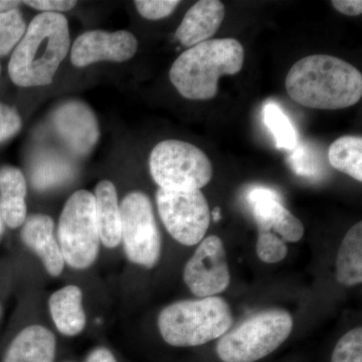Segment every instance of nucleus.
Listing matches in <instances>:
<instances>
[{
    "label": "nucleus",
    "mask_w": 362,
    "mask_h": 362,
    "mask_svg": "<svg viewBox=\"0 0 362 362\" xmlns=\"http://www.w3.org/2000/svg\"><path fill=\"white\" fill-rule=\"evenodd\" d=\"M285 86L293 101L320 110L354 106L362 96L358 69L328 54H313L298 61L288 73Z\"/></svg>",
    "instance_id": "1"
},
{
    "label": "nucleus",
    "mask_w": 362,
    "mask_h": 362,
    "mask_svg": "<svg viewBox=\"0 0 362 362\" xmlns=\"http://www.w3.org/2000/svg\"><path fill=\"white\" fill-rule=\"evenodd\" d=\"M69 23L62 13L37 14L16 45L8 65V74L20 87L52 84L69 49Z\"/></svg>",
    "instance_id": "2"
},
{
    "label": "nucleus",
    "mask_w": 362,
    "mask_h": 362,
    "mask_svg": "<svg viewBox=\"0 0 362 362\" xmlns=\"http://www.w3.org/2000/svg\"><path fill=\"white\" fill-rule=\"evenodd\" d=\"M244 61L245 49L237 40H209L182 52L171 66L169 78L187 99H213L218 78L239 73Z\"/></svg>",
    "instance_id": "3"
},
{
    "label": "nucleus",
    "mask_w": 362,
    "mask_h": 362,
    "mask_svg": "<svg viewBox=\"0 0 362 362\" xmlns=\"http://www.w3.org/2000/svg\"><path fill=\"white\" fill-rule=\"evenodd\" d=\"M157 323L168 344L192 347L223 337L232 327L233 320L226 300L214 296L168 305L159 314Z\"/></svg>",
    "instance_id": "4"
},
{
    "label": "nucleus",
    "mask_w": 362,
    "mask_h": 362,
    "mask_svg": "<svg viewBox=\"0 0 362 362\" xmlns=\"http://www.w3.org/2000/svg\"><path fill=\"white\" fill-rule=\"evenodd\" d=\"M293 318L287 311L259 312L226 332L216 345L223 362H255L278 349L291 334Z\"/></svg>",
    "instance_id": "5"
},
{
    "label": "nucleus",
    "mask_w": 362,
    "mask_h": 362,
    "mask_svg": "<svg viewBox=\"0 0 362 362\" xmlns=\"http://www.w3.org/2000/svg\"><path fill=\"white\" fill-rule=\"evenodd\" d=\"M58 238L65 264L71 268L86 270L96 262L101 239L94 194L81 189L69 197L59 216Z\"/></svg>",
    "instance_id": "6"
},
{
    "label": "nucleus",
    "mask_w": 362,
    "mask_h": 362,
    "mask_svg": "<svg viewBox=\"0 0 362 362\" xmlns=\"http://www.w3.org/2000/svg\"><path fill=\"white\" fill-rule=\"evenodd\" d=\"M152 178L159 188L175 192L201 189L213 178V164L204 152L180 140H164L149 157Z\"/></svg>",
    "instance_id": "7"
},
{
    "label": "nucleus",
    "mask_w": 362,
    "mask_h": 362,
    "mask_svg": "<svg viewBox=\"0 0 362 362\" xmlns=\"http://www.w3.org/2000/svg\"><path fill=\"white\" fill-rule=\"evenodd\" d=\"M121 242L131 263L154 268L161 254V237L151 202L140 192H130L120 204Z\"/></svg>",
    "instance_id": "8"
},
{
    "label": "nucleus",
    "mask_w": 362,
    "mask_h": 362,
    "mask_svg": "<svg viewBox=\"0 0 362 362\" xmlns=\"http://www.w3.org/2000/svg\"><path fill=\"white\" fill-rule=\"evenodd\" d=\"M156 204L162 223L173 239L185 246H194L204 240L211 214L201 190L175 192L159 188Z\"/></svg>",
    "instance_id": "9"
},
{
    "label": "nucleus",
    "mask_w": 362,
    "mask_h": 362,
    "mask_svg": "<svg viewBox=\"0 0 362 362\" xmlns=\"http://www.w3.org/2000/svg\"><path fill=\"white\" fill-rule=\"evenodd\" d=\"M183 280L197 297H214L225 291L230 283V274L220 238L209 235L202 240L185 265Z\"/></svg>",
    "instance_id": "10"
},
{
    "label": "nucleus",
    "mask_w": 362,
    "mask_h": 362,
    "mask_svg": "<svg viewBox=\"0 0 362 362\" xmlns=\"http://www.w3.org/2000/svg\"><path fill=\"white\" fill-rule=\"evenodd\" d=\"M137 49V40L129 32L90 30L81 35L74 42L71 61L78 68H84L99 62L123 63L132 59Z\"/></svg>",
    "instance_id": "11"
},
{
    "label": "nucleus",
    "mask_w": 362,
    "mask_h": 362,
    "mask_svg": "<svg viewBox=\"0 0 362 362\" xmlns=\"http://www.w3.org/2000/svg\"><path fill=\"white\" fill-rule=\"evenodd\" d=\"M52 122L71 153L85 156L96 146L99 124L94 112L84 102L71 100L62 103L52 113Z\"/></svg>",
    "instance_id": "12"
},
{
    "label": "nucleus",
    "mask_w": 362,
    "mask_h": 362,
    "mask_svg": "<svg viewBox=\"0 0 362 362\" xmlns=\"http://www.w3.org/2000/svg\"><path fill=\"white\" fill-rule=\"evenodd\" d=\"M247 199L259 230H272L285 243H295L302 239L303 223L283 206L275 190L265 187L252 188Z\"/></svg>",
    "instance_id": "13"
},
{
    "label": "nucleus",
    "mask_w": 362,
    "mask_h": 362,
    "mask_svg": "<svg viewBox=\"0 0 362 362\" xmlns=\"http://www.w3.org/2000/svg\"><path fill=\"white\" fill-rule=\"evenodd\" d=\"M21 226L23 244L42 259L49 275L59 277L66 264L58 240L54 237V220L47 214H33L26 218Z\"/></svg>",
    "instance_id": "14"
},
{
    "label": "nucleus",
    "mask_w": 362,
    "mask_h": 362,
    "mask_svg": "<svg viewBox=\"0 0 362 362\" xmlns=\"http://www.w3.org/2000/svg\"><path fill=\"white\" fill-rule=\"evenodd\" d=\"M225 6L218 0H201L190 7L175 37L183 47H192L209 40L218 32L225 18Z\"/></svg>",
    "instance_id": "15"
},
{
    "label": "nucleus",
    "mask_w": 362,
    "mask_h": 362,
    "mask_svg": "<svg viewBox=\"0 0 362 362\" xmlns=\"http://www.w3.org/2000/svg\"><path fill=\"white\" fill-rule=\"evenodd\" d=\"M57 340L54 333L42 325H30L13 338L4 362H54Z\"/></svg>",
    "instance_id": "16"
},
{
    "label": "nucleus",
    "mask_w": 362,
    "mask_h": 362,
    "mask_svg": "<svg viewBox=\"0 0 362 362\" xmlns=\"http://www.w3.org/2000/svg\"><path fill=\"white\" fill-rule=\"evenodd\" d=\"M49 308L57 329L65 337H77L85 329L87 318L82 290L78 286H65L52 293Z\"/></svg>",
    "instance_id": "17"
},
{
    "label": "nucleus",
    "mask_w": 362,
    "mask_h": 362,
    "mask_svg": "<svg viewBox=\"0 0 362 362\" xmlns=\"http://www.w3.org/2000/svg\"><path fill=\"white\" fill-rule=\"evenodd\" d=\"M26 194V181L20 169L13 166L0 168V216L9 228H18L25 223Z\"/></svg>",
    "instance_id": "18"
},
{
    "label": "nucleus",
    "mask_w": 362,
    "mask_h": 362,
    "mask_svg": "<svg viewBox=\"0 0 362 362\" xmlns=\"http://www.w3.org/2000/svg\"><path fill=\"white\" fill-rule=\"evenodd\" d=\"M94 197L101 243L108 249H115L121 243V211L115 185L110 180L100 181Z\"/></svg>",
    "instance_id": "19"
},
{
    "label": "nucleus",
    "mask_w": 362,
    "mask_h": 362,
    "mask_svg": "<svg viewBox=\"0 0 362 362\" xmlns=\"http://www.w3.org/2000/svg\"><path fill=\"white\" fill-rule=\"evenodd\" d=\"M337 277L340 284L362 282V223H356L345 235L337 259Z\"/></svg>",
    "instance_id": "20"
},
{
    "label": "nucleus",
    "mask_w": 362,
    "mask_h": 362,
    "mask_svg": "<svg viewBox=\"0 0 362 362\" xmlns=\"http://www.w3.org/2000/svg\"><path fill=\"white\" fill-rule=\"evenodd\" d=\"M331 166L340 173L361 182L362 181V138L347 135L338 138L328 150Z\"/></svg>",
    "instance_id": "21"
},
{
    "label": "nucleus",
    "mask_w": 362,
    "mask_h": 362,
    "mask_svg": "<svg viewBox=\"0 0 362 362\" xmlns=\"http://www.w3.org/2000/svg\"><path fill=\"white\" fill-rule=\"evenodd\" d=\"M73 175V166L65 157L56 153H44L33 163L30 178L35 189L47 190L63 185Z\"/></svg>",
    "instance_id": "22"
},
{
    "label": "nucleus",
    "mask_w": 362,
    "mask_h": 362,
    "mask_svg": "<svg viewBox=\"0 0 362 362\" xmlns=\"http://www.w3.org/2000/svg\"><path fill=\"white\" fill-rule=\"evenodd\" d=\"M263 120L275 137L278 148L292 150L296 147V130L279 105L267 103L263 108Z\"/></svg>",
    "instance_id": "23"
},
{
    "label": "nucleus",
    "mask_w": 362,
    "mask_h": 362,
    "mask_svg": "<svg viewBox=\"0 0 362 362\" xmlns=\"http://www.w3.org/2000/svg\"><path fill=\"white\" fill-rule=\"evenodd\" d=\"M25 30V21L18 8L0 13V57L13 51Z\"/></svg>",
    "instance_id": "24"
},
{
    "label": "nucleus",
    "mask_w": 362,
    "mask_h": 362,
    "mask_svg": "<svg viewBox=\"0 0 362 362\" xmlns=\"http://www.w3.org/2000/svg\"><path fill=\"white\" fill-rule=\"evenodd\" d=\"M331 362H362V328L343 335L333 350Z\"/></svg>",
    "instance_id": "25"
},
{
    "label": "nucleus",
    "mask_w": 362,
    "mask_h": 362,
    "mask_svg": "<svg viewBox=\"0 0 362 362\" xmlns=\"http://www.w3.org/2000/svg\"><path fill=\"white\" fill-rule=\"evenodd\" d=\"M256 250L259 258L268 264L282 261L288 252L287 245L284 240L275 233L268 230H259Z\"/></svg>",
    "instance_id": "26"
},
{
    "label": "nucleus",
    "mask_w": 362,
    "mask_h": 362,
    "mask_svg": "<svg viewBox=\"0 0 362 362\" xmlns=\"http://www.w3.org/2000/svg\"><path fill=\"white\" fill-rule=\"evenodd\" d=\"M138 13L150 21H158L168 18L180 4L178 0H136Z\"/></svg>",
    "instance_id": "27"
},
{
    "label": "nucleus",
    "mask_w": 362,
    "mask_h": 362,
    "mask_svg": "<svg viewBox=\"0 0 362 362\" xmlns=\"http://www.w3.org/2000/svg\"><path fill=\"white\" fill-rule=\"evenodd\" d=\"M23 122L16 109L0 103V143L11 139L21 129Z\"/></svg>",
    "instance_id": "28"
},
{
    "label": "nucleus",
    "mask_w": 362,
    "mask_h": 362,
    "mask_svg": "<svg viewBox=\"0 0 362 362\" xmlns=\"http://www.w3.org/2000/svg\"><path fill=\"white\" fill-rule=\"evenodd\" d=\"M26 6L33 7L42 13H62V11H71L76 6L77 1L69 0H28L25 1Z\"/></svg>",
    "instance_id": "29"
},
{
    "label": "nucleus",
    "mask_w": 362,
    "mask_h": 362,
    "mask_svg": "<svg viewBox=\"0 0 362 362\" xmlns=\"http://www.w3.org/2000/svg\"><path fill=\"white\" fill-rule=\"evenodd\" d=\"M331 4L337 11L345 16H357L362 13L361 0H333Z\"/></svg>",
    "instance_id": "30"
},
{
    "label": "nucleus",
    "mask_w": 362,
    "mask_h": 362,
    "mask_svg": "<svg viewBox=\"0 0 362 362\" xmlns=\"http://www.w3.org/2000/svg\"><path fill=\"white\" fill-rule=\"evenodd\" d=\"M85 362H118L110 349L99 346L90 350Z\"/></svg>",
    "instance_id": "31"
},
{
    "label": "nucleus",
    "mask_w": 362,
    "mask_h": 362,
    "mask_svg": "<svg viewBox=\"0 0 362 362\" xmlns=\"http://www.w3.org/2000/svg\"><path fill=\"white\" fill-rule=\"evenodd\" d=\"M20 1H11V0H0V13L18 8Z\"/></svg>",
    "instance_id": "32"
},
{
    "label": "nucleus",
    "mask_w": 362,
    "mask_h": 362,
    "mask_svg": "<svg viewBox=\"0 0 362 362\" xmlns=\"http://www.w3.org/2000/svg\"><path fill=\"white\" fill-rule=\"evenodd\" d=\"M211 216H213V218L214 221H218L221 218V209L218 206L214 207L213 214H211Z\"/></svg>",
    "instance_id": "33"
},
{
    "label": "nucleus",
    "mask_w": 362,
    "mask_h": 362,
    "mask_svg": "<svg viewBox=\"0 0 362 362\" xmlns=\"http://www.w3.org/2000/svg\"><path fill=\"white\" fill-rule=\"evenodd\" d=\"M4 223L2 221L1 216H0V238H1L2 233H4Z\"/></svg>",
    "instance_id": "34"
},
{
    "label": "nucleus",
    "mask_w": 362,
    "mask_h": 362,
    "mask_svg": "<svg viewBox=\"0 0 362 362\" xmlns=\"http://www.w3.org/2000/svg\"><path fill=\"white\" fill-rule=\"evenodd\" d=\"M66 362H75V361H66Z\"/></svg>",
    "instance_id": "35"
}]
</instances>
